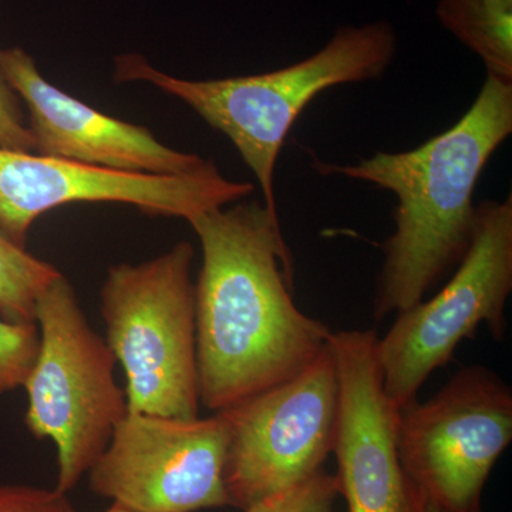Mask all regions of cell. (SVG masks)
Returning a JSON list of instances; mask_svg holds the SVG:
<instances>
[{"mask_svg":"<svg viewBox=\"0 0 512 512\" xmlns=\"http://www.w3.org/2000/svg\"><path fill=\"white\" fill-rule=\"evenodd\" d=\"M188 222L202 249L194 285L198 393L218 413L299 375L332 332L293 302L291 249L265 204L239 202Z\"/></svg>","mask_w":512,"mask_h":512,"instance_id":"6da1fadb","label":"cell"},{"mask_svg":"<svg viewBox=\"0 0 512 512\" xmlns=\"http://www.w3.org/2000/svg\"><path fill=\"white\" fill-rule=\"evenodd\" d=\"M512 134V82L487 74L463 117L444 133L402 153H376L357 164H318L392 191L396 232L384 245L375 315L384 318L423 301L473 239L478 180L495 151Z\"/></svg>","mask_w":512,"mask_h":512,"instance_id":"7a4b0ae2","label":"cell"},{"mask_svg":"<svg viewBox=\"0 0 512 512\" xmlns=\"http://www.w3.org/2000/svg\"><path fill=\"white\" fill-rule=\"evenodd\" d=\"M397 33L389 22L343 26L315 55L274 72L183 80L154 69L141 55L114 59L117 82H147L177 97L227 136L251 168L265 207L278 214L276 161L289 131L316 96L340 84L377 80L392 66Z\"/></svg>","mask_w":512,"mask_h":512,"instance_id":"3957f363","label":"cell"},{"mask_svg":"<svg viewBox=\"0 0 512 512\" xmlns=\"http://www.w3.org/2000/svg\"><path fill=\"white\" fill-rule=\"evenodd\" d=\"M190 242L143 264L111 266L101 288L107 345L126 375L128 412L197 419Z\"/></svg>","mask_w":512,"mask_h":512,"instance_id":"277c9868","label":"cell"},{"mask_svg":"<svg viewBox=\"0 0 512 512\" xmlns=\"http://www.w3.org/2000/svg\"><path fill=\"white\" fill-rule=\"evenodd\" d=\"M35 322L40 345L23 384L25 424L35 439L55 443L56 488L67 494L106 450L127 397L114 379L116 357L62 274L37 299Z\"/></svg>","mask_w":512,"mask_h":512,"instance_id":"5b68a950","label":"cell"},{"mask_svg":"<svg viewBox=\"0 0 512 512\" xmlns=\"http://www.w3.org/2000/svg\"><path fill=\"white\" fill-rule=\"evenodd\" d=\"M511 291L510 194L477 205L473 239L456 274L434 298L399 312L389 332L377 339V362L390 402L400 409L416 400L431 373L446 366L481 323L495 340H503Z\"/></svg>","mask_w":512,"mask_h":512,"instance_id":"8992f818","label":"cell"},{"mask_svg":"<svg viewBox=\"0 0 512 512\" xmlns=\"http://www.w3.org/2000/svg\"><path fill=\"white\" fill-rule=\"evenodd\" d=\"M512 440L510 386L481 365L458 370L427 402L399 409L397 448L421 501L483 512L484 487Z\"/></svg>","mask_w":512,"mask_h":512,"instance_id":"52a82bcc","label":"cell"},{"mask_svg":"<svg viewBox=\"0 0 512 512\" xmlns=\"http://www.w3.org/2000/svg\"><path fill=\"white\" fill-rule=\"evenodd\" d=\"M338 403L328 345L299 375L218 412L228 424L231 507L245 510L323 470L333 450Z\"/></svg>","mask_w":512,"mask_h":512,"instance_id":"ba28073f","label":"cell"},{"mask_svg":"<svg viewBox=\"0 0 512 512\" xmlns=\"http://www.w3.org/2000/svg\"><path fill=\"white\" fill-rule=\"evenodd\" d=\"M228 424L127 412L89 470L90 490L137 512L231 507L225 467Z\"/></svg>","mask_w":512,"mask_h":512,"instance_id":"9c48e42d","label":"cell"},{"mask_svg":"<svg viewBox=\"0 0 512 512\" xmlns=\"http://www.w3.org/2000/svg\"><path fill=\"white\" fill-rule=\"evenodd\" d=\"M252 191V184L225 178L214 161L188 175L131 174L0 147V231L22 248L37 218L74 202H120L150 217L188 221Z\"/></svg>","mask_w":512,"mask_h":512,"instance_id":"30bf717a","label":"cell"},{"mask_svg":"<svg viewBox=\"0 0 512 512\" xmlns=\"http://www.w3.org/2000/svg\"><path fill=\"white\" fill-rule=\"evenodd\" d=\"M375 330L332 333L339 403L332 453L349 512H420L397 448L399 409L387 397Z\"/></svg>","mask_w":512,"mask_h":512,"instance_id":"8fae6325","label":"cell"},{"mask_svg":"<svg viewBox=\"0 0 512 512\" xmlns=\"http://www.w3.org/2000/svg\"><path fill=\"white\" fill-rule=\"evenodd\" d=\"M0 73L28 107L33 153L39 156L150 175L194 174L211 161L164 146L146 127L114 119L57 89L20 47L0 49Z\"/></svg>","mask_w":512,"mask_h":512,"instance_id":"7c38bea8","label":"cell"},{"mask_svg":"<svg viewBox=\"0 0 512 512\" xmlns=\"http://www.w3.org/2000/svg\"><path fill=\"white\" fill-rule=\"evenodd\" d=\"M441 25L476 53L487 74L512 82V5L488 0H439Z\"/></svg>","mask_w":512,"mask_h":512,"instance_id":"4fadbf2b","label":"cell"},{"mask_svg":"<svg viewBox=\"0 0 512 512\" xmlns=\"http://www.w3.org/2000/svg\"><path fill=\"white\" fill-rule=\"evenodd\" d=\"M60 275L59 269L10 241L0 231V315L35 322L37 299Z\"/></svg>","mask_w":512,"mask_h":512,"instance_id":"5bb4252c","label":"cell"},{"mask_svg":"<svg viewBox=\"0 0 512 512\" xmlns=\"http://www.w3.org/2000/svg\"><path fill=\"white\" fill-rule=\"evenodd\" d=\"M36 322L0 319V394L23 387L39 352Z\"/></svg>","mask_w":512,"mask_h":512,"instance_id":"9a60e30c","label":"cell"},{"mask_svg":"<svg viewBox=\"0 0 512 512\" xmlns=\"http://www.w3.org/2000/svg\"><path fill=\"white\" fill-rule=\"evenodd\" d=\"M338 497L336 476L320 470L301 483L269 495L242 512H333Z\"/></svg>","mask_w":512,"mask_h":512,"instance_id":"2e32d148","label":"cell"},{"mask_svg":"<svg viewBox=\"0 0 512 512\" xmlns=\"http://www.w3.org/2000/svg\"><path fill=\"white\" fill-rule=\"evenodd\" d=\"M0 512H77L63 491L0 485Z\"/></svg>","mask_w":512,"mask_h":512,"instance_id":"e0dca14e","label":"cell"},{"mask_svg":"<svg viewBox=\"0 0 512 512\" xmlns=\"http://www.w3.org/2000/svg\"><path fill=\"white\" fill-rule=\"evenodd\" d=\"M20 101L18 93L0 73V147L33 153V138Z\"/></svg>","mask_w":512,"mask_h":512,"instance_id":"ac0fdd59","label":"cell"},{"mask_svg":"<svg viewBox=\"0 0 512 512\" xmlns=\"http://www.w3.org/2000/svg\"><path fill=\"white\" fill-rule=\"evenodd\" d=\"M420 512H446L441 510L437 505L429 503V501H421V510Z\"/></svg>","mask_w":512,"mask_h":512,"instance_id":"d6986e66","label":"cell"},{"mask_svg":"<svg viewBox=\"0 0 512 512\" xmlns=\"http://www.w3.org/2000/svg\"><path fill=\"white\" fill-rule=\"evenodd\" d=\"M103 512H137L133 510H128L126 507H121L119 504H111L109 508H107L106 511Z\"/></svg>","mask_w":512,"mask_h":512,"instance_id":"ffe728a7","label":"cell"},{"mask_svg":"<svg viewBox=\"0 0 512 512\" xmlns=\"http://www.w3.org/2000/svg\"><path fill=\"white\" fill-rule=\"evenodd\" d=\"M488 2L504 3V5H512V0H488Z\"/></svg>","mask_w":512,"mask_h":512,"instance_id":"44dd1931","label":"cell"}]
</instances>
